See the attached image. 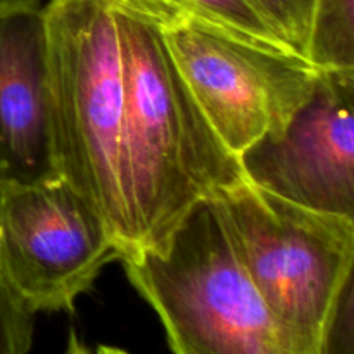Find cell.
Wrapping results in <instances>:
<instances>
[{
    "label": "cell",
    "mask_w": 354,
    "mask_h": 354,
    "mask_svg": "<svg viewBox=\"0 0 354 354\" xmlns=\"http://www.w3.org/2000/svg\"><path fill=\"white\" fill-rule=\"evenodd\" d=\"M116 21L123 68L120 171L128 228L123 258L158 248L196 204L248 178L176 68L158 3L118 0Z\"/></svg>",
    "instance_id": "obj_1"
},
{
    "label": "cell",
    "mask_w": 354,
    "mask_h": 354,
    "mask_svg": "<svg viewBox=\"0 0 354 354\" xmlns=\"http://www.w3.org/2000/svg\"><path fill=\"white\" fill-rule=\"evenodd\" d=\"M120 261L173 354H303L252 286L213 199L196 204L158 248Z\"/></svg>",
    "instance_id": "obj_2"
},
{
    "label": "cell",
    "mask_w": 354,
    "mask_h": 354,
    "mask_svg": "<svg viewBox=\"0 0 354 354\" xmlns=\"http://www.w3.org/2000/svg\"><path fill=\"white\" fill-rule=\"evenodd\" d=\"M116 2L50 0L44 12L57 175L106 221L121 258L128 228L120 171L123 68Z\"/></svg>",
    "instance_id": "obj_3"
},
{
    "label": "cell",
    "mask_w": 354,
    "mask_h": 354,
    "mask_svg": "<svg viewBox=\"0 0 354 354\" xmlns=\"http://www.w3.org/2000/svg\"><path fill=\"white\" fill-rule=\"evenodd\" d=\"M239 259L303 354H320L325 318L353 277L354 218L303 207L249 180L214 197Z\"/></svg>",
    "instance_id": "obj_4"
},
{
    "label": "cell",
    "mask_w": 354,
    "mask_h": 354,
    "mask_svg": "<svg viewBox=\"0 0 354 354\" xmlns=\"http://www.w3.org/2000/svg\"><path fill=\"white\" fill-rule=\"evenodd\" d=\"M158 9L176 68L214 133L237 158L282 131L313 92L320 69L297 52L161 3Z\"/></svg>",
    "instance_id": "obj_5"
},
{
    "label": "cell",
    "mask_w": 354,
    "mask_h": 354,
    "mask_svg": "<svg viewBox=\"0 0 354 354\" xmlns=\"http://www.w3.org/2000/svg\"><path fill=\"white\" fill-rule=\"evenodd\" d=\"M118 258L106 221L61 176L0 180V282L31 313L75 311Z\"/></svg>",
    "instance_id": "obj_6"
},
{
    "label": "cell",
    "mask_w": 354,
    "mask_h": 354,
    "mask_svg": "<svg viewBox=\"0 0 354 354\" xmlns=\"http://www.w3.org/2000/svg\"><path fill=\"white\" fill-rule=\"evenodd\" d=\"M239 161L245 178L273 196L354 218V69H320L287 127Z\"/></svg>",
    "instance_id": "obj_7"
},
{
    "label": "cell",
    "mask_w": 354,
    "mask_h": 354,
    "mask_svg": "<svg viewBox=\"0 0 354 354\" xmlns=\"http://www.w3.org/2000/svg\"><path fill=\"white\" fill-rule=\"evenodd\" d=\"M40 0H0V180L57 178Z\"/></svg>",
    "instance_id": "obj_8"
},
{
    "label": "cell",
    "mask_w": 354,
    "mask_h": 354,
    "mask_svg": "<svg viewBox=\"0 0 354 354\" xmlns=\"http://www.w3.org/2000/svg\"><path fill=\"white\" fill-rule=\"evenodd\" d=\"M304 57L318 69H354V0H315Z\"/></svg>",
    "instance_id": "obj_9"
},
{
    "label": "cell",
    "mask_w": 354,
    "mask_h": 354,
    "mask_svg": "<svg viewBox=\"0 0 354 354\" xmlns=\"http://www.w3.org/2000/svg\"><path fill=\"white\" fill-rule=\"evenodd\" d=\"M156 2L199 19L209 21L244 37L292 50L280 38L254 0H156Z\"/></svg>",
    "instance_id": "obj_10"
},
{
    "label": "cell",
    "mask_w": 354,
    "mask_h": 354,
    "mask_svg": "<svg viewBox=\"0 0 354 354\" xmlns=\"http://www.w3.org/2000/svg\"><path fill=\"white\" fill-rule=\"evenodd\" d=\"M277 33L304 57L315 0H254Z\"/></svg>",
    "instance_id": "obj_11"
},
{
    "label": "cell",
    "mask_w": 354,
    "mask_h": 354,
    "mask_svg": "<svg viewBox=\"0 0 354 354\" xmlns=\"http://www.w3.org/2000/svg\"><path fill=\"white\" fill-rule=\"evenodd\" d=\"M354 283L342 286L325 318L320 354H354Z\"/></svg>",
    "instance_id": "obj_12"
},
{
    "label": "cell",
    "mask_w": 354,
    "mask_h": 354,
    "mask_svg": "<svg viewBox=\"0 0 354 354\" xmlns=\"http://www.w3.org/2000/svg\"><path fill=\"white\" fill-rule=\"evenodd\" d=\"M35 313L0 282V354H28L33 342Z\"/></svg>",
    "instance_id": "obj_13"
},
{
    "label": "cell",
    "mask_w": 354,
    "mask_h": 354,
    "mask_svg": "<svg viewBox=\"0 0 354 354\" xmlns=\"http://www.w3.org/2000/svg\"><path fill=\"white\" fill-rule=\"evenodd\" d=\"M62 354H95L82 339L78 337L75 330L69 332V337H68V344H66V349Z\"/></svg>",
    "instance_id": "obj_14"
},
{
    "label": "cell",
    "mask_w": 354,
    "mask_h": 354,
    "mask_svg": "<svg viewBox=\"0 0 354 354\" xmlns=\"http://www.w3.org/2000/svg\"><path fill=\"white\" fill-rule=\"evenodd\" d=\"M95 354H130V353L124 351V349L114 348V346H99Z\"/></svg>",
    "instance_id": "obj_15"
}]
</instances>
